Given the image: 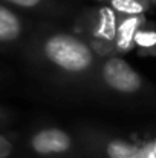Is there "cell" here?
Returning <instances> with one entry per match:
<instances>
[{"label":"cell","instance_id":"cell-7","mask_svg":"<svg viewBox=\"0 0 156 158\" xmlns=\"http://www.w3.org/2000/svg\"><path fill=\"white\" fill-rule=\"evenodd\" d=\"M26 34V22L9 6L0 3V45H17Z\"/></svg>","mask_w":156,"mask_h":158},{"label":"cell","instance_id":"cell-5","mask_svg":"<svg viewBox=\"0 0 156 158\" xmlns=\"http://www.w3.org/2000/svg\"><path fill=\"white\" fill-rule=\"evenodd\" d=\"M119 15L112 8H98L89 11L84 17V39L100 57L115 55L113 43L116 35V25Z\"/></svg>","mask_w":156,"mask_h":158},{"label":"cell","instance_id":"cell-11","mask_svg":"<svg viewBox=\"0 0 156 158\" xmlns=\"http://www.w3.org/2000/svg\"><path fill=\"white\" fill-rule=\"evenodd\" d=\"M14 151L12 140L3 134H0V158H9Z\"/></svg>","mask_w":156,"mask_h":158},{"label":"cell","instance_id":"cell-10","mask_svg":"<svg viewBox=\"0 0 156 158\" xmlns=\"http://www.w3.org/2000/svg\"><path fill=\"white\" fill-rule=\"evenodd\" d=\"M135 48H139L144 52H156V29L153 26L149 28L147 22L142 25L135 37Z\"/></svg>","mask_w":156,"mask_h":158},{"label":"cell","instance_id":"cell-1","mask_svg":"<svg viewBox=\"0 0 156 158\" xmlns=\"http://www.w3.org/2000/svg\"><path fill=\"white\" fill-rule=\"evenodd\" d=\"M28 58L49 81L58 86L89 89L100 55L80 35L45 28L28 43Z\"/></svg>","mask_w":156,"mask_h":158},{"label":"cell","instance_id":"cell-12","mask_svg":"<svg viewBox=\"0 0 156 158\" xmlns=\"http://www.w3.org/2000/svg\"><path fill=\"white\" fill-rule=\"evenodd\" d=\"M9 118H11V112L8 109H5V107L0 106V126H3Z\"/></svg>","mask_w":156,"mask_h":158},{"label":"cell","instance_id":"cell-6","mask_svg":"<svg viewBox=\"0 0 156 158\" xmlns=\"http://www.w3.org/2000/svg\"><path fill=\"white\" fill-rule=\"evenodd\" d=\"M146 23L144 15H119L116 25V35L113 54H127L135 48V37Z\"/></svg>","mask_w":156,"mask_h":158},{"label":"cell","instance_id":"cell-8","mask_svg":"<svg viewBox=\"0 0 156 158\" xmlns=\"http://www.w3.org/2000/svg\"><path fill=\"white\" fill-rule=\"evenodd\" d=\"M6 6L20 8L25 11H35L45 14H60L63 8L58 5L57 0H0Z\"/></svg>","mask_w":156,"mask_h":158},{"label":"cell","instance_id":"cell-13","mask_svg":"<svg viewBox=\"0 0 156 158\" xmlns=\"http://www.w3.org/2000/svg\"><path fill=\"white\" fill-rule=\"evenodd\" d=\"M142 2H146V3H149V5H150V2H152V0H142Z\"/></svg>","mask_w":156,"mask_h":158},{"label":"cell","instance_id":"cell-3","mask_svg":"<svg viewBox=\"0 0 156 158\" xmlns=\"http://www.w3.org/2000/svg\"><path fill=\"white\" fill-rule=\"evenodd\" d=\"M77 140L84 157L89 158H142L141 143L130 141L124 137L107 131L83 126L77 132Z\"/></svg>","mask_w":156,"mask_h":158},{"label":"cell","instance_id":"cell-14","mask_svg":"<svg viewBox=\"0 0 156 158\" xmlns=\"http://www.w3.org/2000/svg\"><path fill=\"white\" fill-rule=\"evenodd\" d=\"M2 78H3V74H2V71H0V81H2Z\"/></svg>","mask_w":156,"mask_h":158},{"label":"cell","instance_id":"cell-4","mask_svg":"<svg viewBox=\"0 0 156 158\" xmlns=\"http://www.w3.org/2000/svg\"><path fill=\"white\" fill-rule=\"evenodd\" d=\"M28 146L40 158H83V149L72 134L57 126H43L35 129L29 138Z\"/></svg>","mask_w":156,"mask_h":158},{"label":"cell","instance_id":"cell-15","mask_svg":"<svg viewBox=\"0 0 156 158\" xmlns=\"http://www.w3.org/2000/svg\"><path fill=\"white\" fill-rule=\"evenodd\" d=\"M101 2H106V0H101ZM109 2H110V0H109Z\"/></svg>","mask_w":156,"mask_h":158},{"label":"cell","instance_id":"cell-2","mask_svg":"<svg viewBox=\"0 0 156 158\" xmlns=\"http://www.w3.org/2000/svg\"><path fill=\"white\" fill-rule=\"evenodd\" d=\"M89 89L110 102L156 107V88L119 55L100 57Z\"/></svg>","mask_w":156,"mask_h":158},{"label":"cell","instance_id":"cell-9","mask_svg":"<svg viewBox=\"0 0 156 158\" xmlns=\"http://www.w3.org/2000/svg\"><path fill=\"white\" fill-rule=\"evenodd\" d=\"M110 8L118 15H142L149 3L142 0H110Z\"/></svg>","mask_w":156,"mask_h":158}]
</instances>
